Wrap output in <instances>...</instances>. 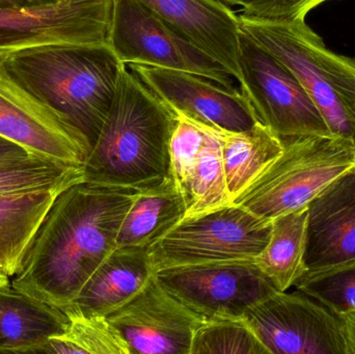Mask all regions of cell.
<instances>
[{"label":"cell","instance_id":"obj_1","mask_svg":"<svg viewBox=\"0 0 355 354\" xmlns=\"http://www.w3.org/2000/svg\"><path fill=\"white\" fill-rule=\"evenodd\" d=\"M139 191L80 181L52 205L18 272L17 290L64 310L116 247L123 220Z\"/></svg>","mask_w":355,"mask_h":354},{"label":"cell","instance_id":"obj_2","mask_svg":"<svg viewBox=\"0 0 355 354\" xmlns=\"http://www.w3.org/2000/svg\"><path fill=\"white\" fill-rule=\"evenodd\" d=\"M176 114L126 64L99 136L83 164L85 181L143 191L174 178Z\"/></svg>","mask_w":355,"mask_h":354},{"label":"cell","instance_id":"obj_3","mask_svg":"<svg viewBox=\"0 0 355 354\" xmlns=\"http://www.w3.org/2000/svg\"><path fill=\"white\" fill-rule=\"evenodd\" d=\"M31 95L64 116L93 147L124 64L105 45H46L0 54Z\"/></svg>","mask_w":355,"mask_h":354},{"label":"cell","instance_id":"obj_4","mask_svg":"<svg viewBox=\"0 0 355 354\" xmlns=\"http://www.w3.org/2000/svg\"><path fill=\"white\" fill-rule=\"evenodd\" d=\"M239 18L242 33L295 75L331 134L355 147V60L327 48L306 21L273 23Z\"/></svg>","mask_w":355,"mask_h":354},{"label":"cell","instance_id":"obj_5","mask_svg":"<svg viewBox=\"0 0 355 354\" xmlns=\"http://www.w3.org/2000/svg\"><path fill=\"white\" fill-rule=\"evenodd\" d=\"M282 141L281 155L233 202L267 222L306 207L355 166V147L347 139L306 135Z\"/></svg>","mask_w":355,"mask_h":354},{"label":"cell","instance_id":"obj_6","mask_svg":"<svg viewBox=\"0 0 355 354\" xmlns=\"http://www.w3.org/2000/svg\"><path fill=\"white\" fill-rule=\"evenodd\" d=\"M270 232L271 222L236 204L185 218L149 247L154 272L198 264L256 261Z\"/></svg>","mask_w":355,"mask_h":354},{"label":"cell","instance_id":"obj_7","mask_svg":"<svg viewBox=\"0 0 355 354\" xmlns=\"http://www.w3.org/2000/svg\"><path fill=\"white\" fill-rule=\"evenodd\" d=\"M108 44L123 64L176 69L236 89L233 77L206 52L171 28L139 0H112Z\"/></svg>","mask_w":355,"mask_h":354},{"label":"cell","instance_id":"obj_8","mask_svg":"<svg viewBox=\"0 0 355 354\" xmlns=\"http://www.w3.org/2000/svg\"><path fill=\"white\" fill-rule=\"evenodd\" d=\"M239 89L254 106L259 120L281 139L331 135L302 83L275 56L242 33Z\"/></svg>","mask_w":355,"mask_h":354},{"label":"cell","instance_id":"obj_9","mask_svg":"<svg viewBox=\"0 0 355 354\" xmlns=\"http://www.w3.org/2000/svg\"><path fill=\"white\" fill-rule=\"evenodd\" d=\"M243 318L269 354H346L341 317L300 291H277Z\"/></svg>","mask_w":355,"mask_h":354},{"label":"cell","instance_id":"obj_10","mask_svg":"<svg viewBox=\"0 0 355 354\" xmlns=\"http://www.w3.org/2000/svg\"><path fill=\"white\" fill-rule=\"evenodd\" d=\"M158 284L202 318L243 317L277 292L254 261L178 266L155 272Z\"/></svg>","mask_w":355,"mask_h":354},{"label":"cell","instance_id":"obj_11","mask_svg":"<svg viewBox=\"0 0 355 354\" xmlns=\"http://www.w3.org/2000/svg\"><path fill=\"white\" fill-rule=\"evenodd\" d=\"M112 12V0L0 8V54L46 45H105Z\"/></svg>","mask_w":355,"mask_h":354},{"label":"cell","instance_id":"obj_12","mask_svg":"<svg viewBox=\"0 0 355 354\" xmlns=\"http://www.w3.org/2000/svg\"><path fill=\"white\" fill-rule=\"evenodd\" d=\"M0 136L33 155L73 166H83L92 150L83 132L12 77L1 55Z\"/></svg>","mask_w":355,"mask_h":354},{"label":"cell","instance_id":"obj_13","mask_svg":"<svg viewBox=\"0 0 355 354\" xmlns=\"http://www.w3.org/2000/svg\"><path fill=\"white\" fill-rule=\"evenodd\" d=\"M175 114L210 128L230 132L252 129L260 122L241 89H227L214 81L176 69L127 64Z\"/></svg>","mask_w":355,"mask_h":354},{"label":"cell","instance_id":"obj_14","mask_svg":"<svg viewBox=\"0 0 355 354\" xmlns=\"http://www.w3.org/2000/svg\"><path fill=\"white\" fill-rule=\"evenodd\" d=\"M130 347L131 354H190L202 316L190 311L155 278L106 316Z\"/></svg>","mask_w":355,"mask_h":354},{"label":"cell","instance_id":"obj_15","mask_svg":"<svg viewBox=\"0 0 355 354\" xmlns=\"http://www.w3.org/2000/svg\"><path fill=\"white\" fill-rule=\"evenodd\" d=\"M242 85L240 18L221 0H139Z\"/></svg>","mask_w":355,"mask_h":354},{"label":"cell","instance_id":"obj_16","mask_svg":"<svg viewBox=\"0 0 355 354\" xmlns=\"http://www.w3.org/2000/svg\"><path fill=\"white\" fill-rule=\"evenodd\" d=\"M306 270L355 261V166L308 205Z\"/></svg>","mask_w":355,"mask_h":354},{"label":"cell","instance_id":"obj_17","mask_svg":"<svg viewBox=\"0 0 355 354\" xmlns=\"http://www.w3.org/2000/svg\"><path fill=\"white\" fill-rule=\"evenodd\" d=\"M154 274L149 247H116L69 307L85 315H110L135 297Z\"/></svg>","mask_w":355,"mask_h":354},{"label":"cell","instance_id":"obj_18","mask_svg":"<svg viewBox=\"0 0 355 354\" xmlns=\"http://www.w3.org/2000/svg\"><path fill=\"white\" fill-rule=\"evenodd\" d=\"M67 324L62 310L17 290L10 282L0 286V353H40Z\"/></svg>","mask_w":355,"mask_h":354},{"label":"cell","instance_id":"obj_19","mask_svg":"<svg viewBox=\"0 0 355 354\" xmlns=\"http://www.w3.org/2000/svg\"><path fill=\"white\" fill-rule=\"evenodd\" d=\"M71 185L0 195V264L6 276L18 272L54 202Z\"/></svg>","mask_w":355,"mask_h":354},{"label":"cell","instance_id":"obj_20","mask_svg":"<svg viewBox=\"0 0 355 354\" xmlns=\"http://www.w3.org/2000/svg\"><path fill=\"white\" fill-rule=\"evenodd\" d=\"M187 203L176 180L139 191L127 212L116 247H150L186 218Z\"/></svg>","mask_w":355,"mask_h":354},{"label":"cell","instance_id":"obj_21","mask_svg":"<svg viewBox=\"0 0 355 354\" xmlns=\"http://www.w3.org/2000/svg\"><path fill=\"white\" fill-rule=\"evenodd\" d=\"M212 129L220 141L225 184L233 204L281 155L283 141L261 122L241 132Z\"/></svg>","mask_w":355,"mask_h":354},{"label":"cell","instance_id":"obj_22","mask_svg":"<svg viewBox=\"0 0 355 354\" xmlns=\"http://www.w3.org/2000/svg\"><path fill=\"white\" fill-rule=\"evenodd\" d=\"M306 207L271 220L268 243L256 263L277 291L285 292L306 272Z\"/></svg>","mask_w":355,"mask_h":354},{"label":"cell","instance_id":"obj_23","mask_svg":"<svg viewBox=\"0 0 355 354\" xmlns=\"http://www.w3.org/2000/svg\"><path fill=\"white\" fill-rule=\"evenodd\" d=\"M200 126L206 131L204 143L185 176L178 183L187 203L186 218L232 204L225 184L220 141L212 128Z\"/></svg>","mask_w":355,"mask_h":354},{"label":"cell","instance_id":"obj_24","mask_svg":"<svg viewBox=\"0 0 355 354\" xmlns=\"http://www.w3.org/2000/svg\"><path fill=\"white\" fill-rule=\"evenodd\" d=\"M62 311L68 317L66 328L52 336L40 353L131 354L106 316L85 315L73 307Z\"/></svg>","mask_w":355,"mask_h":354},{"label":"cell","instance_id":"obj_25","mask_svg":"<svg viewBox=\"0 0 355 354\" xmlns=\"http://www.w3.org/2000/svg\"><path fill=\"white\" fill-rule=\"evenodd\" d=\"M85 180L83 166L39 155L0 161V195L51 188Z\"/></svg>","mask_w":355,"mask_h":354},{"label":"cell","instance_id":"obj_26","mask_svg":"<svg viewBox=\"0 0 355 354\" xmlns=\"http://www.w3.org/2000/svg\"><path fill=\"white\" fill-rule=\"evenodd\" d=\"M269 354L243 317L205 318L190 354Z\"/></svg>","mask_w":355,"mask_h":354},{"label":"cell","instance_id":"obj_27","mask_svg":"<svg viewBox=\"0 0 355 354\" xmlns=\"http://www.w3.org/2000/svg\"><path fill=\"white\" fill-rule=\"evenodd\" d=\"M293 286L338 315L354 311L355 261L321 269L306 270Z\"/></svg>","mask_w":355,"mask_h":354},{"label":"cell","instance_id":"obj_28","mask_svg":"<svg viewBox=\"0 0 355 354\" xmlns=\"http://www.w3.org/2000/svg\"><path fill=\"white\" fill-rule=\"evenodd\" d=\"M241 18L263 22L292 23L306 21L311 10L329 0H240Z\"/></svg>","mask_w":355,"mask_h":354},{"label":"cell","instance_id":"obj_29","mask_svg":"<svg viewBox=\"0 0 355 354\" xmlns=\"http://www.w3.org/2000/svg\"><path fill=\"white\" fill-rule=\"evenodd\" d=\"M29 155H33V154L29 153L27 150L21 147V145L0 136V161L26 157Z\"/></svg>","mask_w":355,"mask_h":354},{"label":"cell","instance_id":"obj_30","mask_svg":"<svg viewBox=\"0 0 355 354\" xmlns=\"http://www.w3.org/2000/svg\"><path fill=\"white\" fill-rule=\"evenodd\" d=\"M345 332L346 354H355V310L340 314Z\"/></svg>","mask_w":355,"mask_h":354},{"label":"cell","instance_id":"obj_31","mask_svg":"<svg viewBox=\"0 0 355 354\" xmlns=\"http://www.w3.org/2000/svg\"><path fill=\"white\" fill-rule=\"evenodd\" d=\"M55 0H0V8H23L50 3Z\"/></svg>","mask_w":355,"mask_h":354},{"label":"cell","instance_id":"obj_32","mask_svg":"<svg viewBox=\"0 0 355 354\" xmlns=\"http://www.w3.org/2000/svg\"><path fill=\"white\" fill-rule=\"evenodd\" d=\"M221 1L225 2V4L231 6V8H235L236 10L241 6V1H240V0H221Z\"/></svg>","mask_w":355,"mask_h":354},{"label":"cell","instance_id":"obj_33","mask_svg":"<svg viewBox=\"0 0 355 354\" xmlns=\"http://www.w3.org/2000/svg\"><path fill=\"white\" fill-rule=\"evenodd\" d=\"M10 282V278H8L6 274H0V286L2 285L8 284V283Z\"/></svg>","mask_w":355,"mask_h":354},{"label":"cell","instance_id":"obj_34","mask_svg":"<svg viewBox=\"0 0 355 354\" xmlns=\"http://www.w3.org/2000/svg\"><path fill=\"white\" fill-rule=\"evenodd\" d=\"M0 274H6V272H4L3 268H2L1 264H0ZM10 278V276H8Z\"/></svg>","mask_w":355,"mask_h":354}]
</instances>
